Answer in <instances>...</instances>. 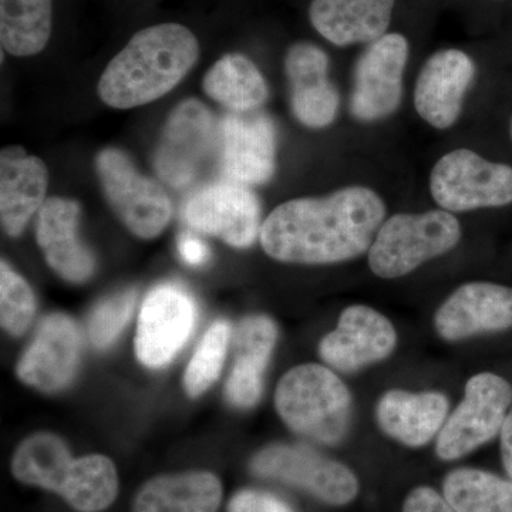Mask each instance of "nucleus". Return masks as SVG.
Segmentation results:
<instances>
[{
  "label": "nucleus",
  "instance_id": "nucleus-14",
  "mask_svg": "<svg viewBox=\"0 0 512 512\" xmlns=\"http://www.w3.org/2000/svg\"><path fill=\"white\" fill-rule=\"evenodd\" d=\"M396 346L397 332L386 316L370 306L350 305L320 342L319 353L338 372L355 373L387 359Z\"/></svg>",
  "mask_w": 512,
  "mask_h": 512
},
{
  "label": "nucleus",
  "instance_id": "nucleus-29",
  "mask_svg": "<svg viewBox=\"0 0 512 512\" xmlns=\"http://www.w3.org/2000/svg\"><path fill=\"white\" fill-rule=\"evenodd\" d=\"M119 480L113 461L104 456L77 458L76 473L63 498L76 510L99 512L113 503Z\"/></svg>",
  "mask_w": 512,
  "mask_h": 512
},
{
  "label": "nucleus",
  "instance_id": "nucleus-28",
  "mask_svg": "<svg viewBox=\"0 0 512 512\" xmlns=\"http://www.w3.org/2000/svg\"><path fill=\"white\" fill-rule=\"evenodd\" d=\"M444 498L456 512H512V483L476 470L460 468L444 481Z\"/></svg>",
  "mask_w": 512,
  "mask_h": 512
},
{
  "label": "nucleus",
  "instance_id": "nucleus-12",
  "mask_svg": "<svg viewBox=\"0 0 512 512\" xmlns=\"http://www.w3.org/2000/svg\"><path fill=\"white\" fill-rule=\"evenodd\" d=\"M220 167L227 180L245 185L269 183L276 170L278 133L262 111L229 113L218 127Z\"/></svg>",
  "mask_w": 512,
  "mask_h": 512
},
{
  "label": "nucleus",
  "instance_id": "nucleus-13",
  "mask_svg": "<svg viewBox=\"0 0 512 512\" xmlns=\"http://www.w3.org/2000/svg\"><path fill=\"white\" fill-rule=\"evenodd\" d=\"M217 137L214 117L198 100L178 104L165 123L154 157L161 180L180 188L191 183Z\"/></svg>",
  "mask_w": 512,
  "mask_h": 512
},
{
  "label": "nucleus",
  "instance_id": "nucleus-22",
  "mask_svg": "<svg viewBox=\"0 0 512 512\" xmlns=\"http://www.w3.org/2000/svg\"><path fill=\"white\" fill-rule=\"evenodd\" d=\"M396 0H312L313 28L332 45L373 43L386 35Z\"/></svg>",
  "mask_w": 512,
  "mask_h": 512
},
{
  "label": "nucleus",
  "instance_id": "nucleus-33",
  "mask_svg": "<svg viewBox=\"0 0 512 512\" xmlns=\"http://www.w3.org/2000/svg\"><path fill=\"white\" fill-rule=\"evenodd\" d=\"M228 512H293L292 508L275 495L245 490L232 498Z\"/></svg>",
  "mask_w": 512,
  "mask_h": 512
},
{
  "label": "nucleus",
  "instance_id": "nucleus-2",
  "mask_svg": "<svg viewBox=\"0 0 512 512\" xmlns=\"http://www.w3.org/2000/svg\"><path fill=\"white\" fill-rule=\"evenodd\" d=\"M200 45L190 29L163 23L140 30L101 74L97 92L113 109L144 106L170 93L190 73Z\"/></svg>",
  "mask_w": 512,
  "mask_h": 512
},
{
  "label": "nucleus",
  "instance_id": "nucleus-30",
  "mask_svg": "<svg viewBox=\"0 0 512 512\" xmlns=\"http://www.w3.org/2000/svg\"><path fill=\"white\" fill-rule=\"evenodd\" d=\"M231 328L225 320H217L205 333L185 370V390L191 397L201 396L220 377L227 356Z\"/></svg>",
  "mask_w": 512,
  "mask_h": 512
},
{
  "label": "nucleus",
  "instance_id": "nucleus-25",
  "mask_svg": "<svg viewBox=\"0 0 512 512\" xmlns=\"http://www.w3.org/2000/svg\"><path fill=\"white\" fill-rule=\"evenodd\" d=\"M202 89L210 99L232 113L258 110L269 94L261 70L251 59L239 53L221 57L205 74Z\"/></svg>",
  "mask_w": 512,
  "mask_h": 512
},
{
  "label": "nucleus",
  "instance_id": "nucleus-21",
  "mask_svg": "<svg viewBox=\"0 0 512 512\" xmlns=\"http://www.w3.org/2000/svg\"><path fill=\"white\" fill-rule=\"evenodd\" d=\"M450 403L440 392L389 390L380 397L376 419L390 439L407 447H423L439 436L448 417Z\"/></svg>",
  "mask_w": 512,
  "mask_h": 512
},
{
  "label": "nucleus",
  "instance_id": "nucleus-31",
  "mask_svg": "<svg viewBox=\"0 0 512 512\" xmlns=\"http://www.w3.org/2000/svg\"><path fill=\"white\" fill-rule=\"evenodd\" d=\"M0 303L3 329L13 336L23 335L35 316L36 299L28 282L5 261L0 264Z\"/></svg>",
  "mask_w": 512,
  "mask_h": 512
},
{
  "label": "nucleus",
  "instance_id": "nucleus-8",
  "mask_svg": "<svg viewBox=\"0 0 512 512\" xmlns=\"http://www.w3.org/2000/svg\"><path fill=\"white\" fill-rule=\"evenodd\" d=\"M409 42L400 33H387L367 46L357 60L350 111L356 120L375 123L399 109Z\"/></svg>",
  "mask_w": 512,
  "mask_h": 512
},
{
  "label": "nucleus",
  "instance_id": "nucleus-27",
  "mask_svg": "<svg viewBox=\"0 0 512 512\" xmlns=\"http://www.w3.org/2000/svg\"><path fill=\"white\" fill-rule=\"evenodd\" d=\"M52 0H0V40L10 55L35 56L52 33Z\"/></svg>",
  "mask_w": 512,
  "mask_h": 512
},
{
  "label": "nucleus",
  "instance_id": "nucleus-6",
  "mask_svg": "<svg viewBox=\"0 0 512 512\" xmlns=\"http://www.w3.org/2000/svg\"><path fill=\"white\" fill-rule=\"evenodd\" d=\"M430 192L441 210L451 214L505 207L512 202V167L457 148L434 164Z\"/></svg>",
  "mask_w": 512,
  "mask_h": 512
},
{
  "label": "nucleus",
  "instance_id": "nucleus-19",
  "mask_svg": "<svg viewBox=\"0 0 512 512\" xmlns=\"http://www.w3.org/2000/svg\"><path fill=\"white\" fill-rule=\"evenodd\" d=\"M80 205L62 197L47 198L37 212L36 239L47 264L64 281L86 282L96 259L79 238Z\"/></svg>",
  "mask_w": 512,
  "mask_h": 512
},
{
  "label": "nucleus",
  "instance_id": "nucleus-4",
  "mask_svg": "<svg viewBox=\"0 0 512 512\" xmlns=\"http://www.w3.org/2000/svg\"><path fill=\"white\" fill-rule=\"evenodd\" d=\"M461 234L460 221L441 208L393 215L384 220L367 252L370 269L382 279L402 278L456 248Z\"/></svg>",
  "mask_w": 512,
  "mask_h": 512
},
{
  "label": "nucleus",
  "instance_id": "nucleus-10",
  "mask_svg": "<svg viewBox=\"0 0 512 512\" xmlns=\"http://www.w3.org/2000/svg\"><path fill=\"white\" fill-rule=\"evenodd\" d=\"M197 315V303L183 286H156L144 299L138 318V360L150 369L167 366L190 339Z\"/></svg>",
  "mask_w": 512,
  "mask_h": 512
},
{
  "label": "nucleus",
  "instance_id": "nucleus-26",
  "mask_svg": "<svg viewBox=\"0 0 512 512\" xmlns=\"http://www.w3.org/2000/svg\"><path fill=\"white\" fill-rule=\"evenodd\" d=\"M13 476L62 495L72 483L76 460L55 434L39 433L20 444L12 461Z\"/></svg>",
  "mask_w": 512,
  "mask_h": 512
},
{
  "label": "nucleus",
  "instance_id": "nucleus-34",
  "mask_svg": "<svg viewBox=\"0 0 512 512\" xmlns=\"http://www.w3.org/2000/svg\"><path fill=\"white\" fill-rule=\"evenodd\" d=\"M403 512H456L446 498L429 487H419L404 501Z\"/></svg>",
  "mask_w": 512,
  "mask_h": 512
},
{
  "label": "nucleus",
  "instance_id": "nucleus-16",
  "mask_svg": "<svg viewBox=\"0 0 512 512\" xmlns=\"http://www.w3.org/2000/svg\"><path fill=\"white\" fill-rule=\"evenodd\" d=\"M474 77L476 63L463 50L434 53L421 67L414 87V107L421 119L437 130L453 127Z\"/></svg>",
  "mask_w": 512,
  "mask_h": 512
},
{
  "label": "nucleus",
  "instance_id": "nucleus-18",
  "mask_svg": "<svg viewBox=\"0 0 512 512\" xmlns=\"http://www.w3.org/2000/svg\"><path fill=\"white\" fill-rule=\"evenodd\" d=\"M285 72L296 120L313 130L332 126L339 114L340 96L329 79L328 55L313 43H295L286 53Z\"/></svg>",
  "mask_w": 512,
  "mask_h": 512
},
{
  "label": "nucleus",
  "instance_id": "nucleus-35",
  "mask_svg": "<svg viewBox=\"0 0 512 512\" xmlns=\"http://www.w3.org/2000/svg\"><path fill=\"white\" fill-rule=\"evenodd\" d=\"M177 247L178 254L183 258L185 264L200 266L210 259V249H208L207 244L195 235L188 234V232L180 235Z\"/></svg>",
  "mask_w": 512,
  "mask_h": 512
},
{
  "label": "nucleus",
  "instance_id": "nucleus-37",
  "mask_svg": "<svg viewBox=\"0 0 512 512\" xmlns=\"http://www.w3.org/2000/svg\"><path fill=\"white\" fill-rule=\"evenodd\" d=\"M511 134H512V124H511Z\"/></svg>",
  "mask_w": 512,
  "mask_h": 512
},
{
  "label": "nucleus",
  "instance_id": "nucleus-7",
  "mask_svg": "<svg viewBox=\"0 0 512 512\" xmlns=\"http://www.w3.org/2000/svg\"><path fill=\"white\" fill-rule=\"evenodd\" d=\"M512 406V386L495 373H478L464 389V399L447 417L436 441L437 456L454 461L473 453L501 433Z\"/></svg>",
  "mask_w": 512,
  "mask_h": 512
},
{
  "label": "nucleus",
  "instance_id": "nucleus-17",
  "mask_svg": "<svg viewBox=\"0 0 512 512\" xmlns=\"http://www.w3.org/2000/svg\"><path fill=\"white\" fill-rule=\"evenodd\" d=\"M80 350L82 339L76 323L60 313L46 316L20 359L19 379L42 392H60L76 375Z\"/></svg>",
  "mask_w": 512,
  "mask_h": 512
},
{
  "label": "nucleus",
  "instance_id": "nucleus-9",
  "mask_svg": "<svg viewBox=\"0 0 512 512\" xmlns=\"http://www.w3.org/2000/svg\"><path fill=\"white\" fill-rule=\"evenodd\" d=\"M183 218L195 231L212 235L235 248H248L261 237V204L248 185L222 181L192 194Z\"/></svg>",
  "mask_w": 512,
  "mask_h": 512
},
{
  "label": "nucleus",
  "instance_id": "nucleus-1",
  "mask_svg": "<svg viewBox=\"0 0 512 512\" xmlns=\"http://www.w3.org/2000/svg\"><path fill=\"white\" fill-rule=\"evenodd\" d=\"M386 220V205L363 185L326 197L296 198L278 205L262 224L261 245L275 261L330 265L369 252Z\"/></svg>",
  "mask_w": 512,
  "mask_h": 512
},
{
  "label": "nucleus",
  "instance_id": "nucleus-11",
  "mask_svg": "<svg viewBox=\"0 0 512 512\" xmlns=\"http://www.w3.org/2000/svg\"><path fill=\"white\" fill-rule=\"evenodd\" d=\"M251 468L256 476L303 488L332 505L349 504L359 491L348 467L305 447H266L256 454Z\"/></svg>",
  "mask_w": 512,
  "mask_h": 512
},
{
  "label": "nucleus",
  "instance_id": "nucleus-5",
  "mask_svg": "<svg viewBox=\"0 0 512 512\" xmlns=\"http://www.w3.org/2000/svg\"><path fill=\"white\" fill-rule=\"evenodd\" d=\"M104 195L117 217L138 238L153 239L173 217L170 197L157 181L137 170L119 148H104L96 158Z\"/></svg>",
  "mask_w": 512,
  "mask_h": 512
},
{
  "label": "nucleus",
  "instance_id": "nucleus-32",
  "mask_svg": "<svg viewBox=\"0 0 512 512\" xmlns=\"http://www.w3.org/2000/svg\"><path fill=\"white\" fill-rule=\"evenodd\" d=\"M137 293L130 289L111 296L94 308L89 319V336L94 348L106 349L114 342L131 318Z\"/></svg>",
  "mask_w": 512,
  "mask_h": 512
},
{
  "label": "nucleus",
  "instance_id": "nucleus-24",
  "mask_svg": "<svg viewBox=\"0 0 512 512\" xmlns=\"http://www.w3.org/2000/svg\"><path fill=\"white\" fill-rule=\"evenodd\" d=\"M221 497V483L214 474H168L144 484L133 512H217Z\"/></svg>",
  "mask_w": 512,
  "mask_h": 512
},
{
  "label": "nucleus",
  "instance_id": "nucleus-23",
  "mask_svg": "<svg viewBox=\"0 0 512 512\" xmlns=\"http://www.w3.org/2000/svg\"><path fill=\"white\" fill-rule=\"evenodd\" d=\"M278 340L274 320L264 315L248 316L235 333L234 369L227 382L229 402L252 407L262 393V379Z\"/></svg>",
  "mask_w": 512,
  "mask_h": 512
},
{
  "label": "nucleus",
  "instance_id": "nucleus-36",
  "mask_svg": "<svg viewBox=\"0 0 512 512\" xmlns=\"http://www.w3.org/2000/svg\"><path fill=\"white\" fill-rule=\"evenodd\" d=\"M500 437L501 456H503L504 467L512 478V406L510 412L507 414V419L504 421V426L503 429H501Z\"/></svg>",
  "mask_w": 512,
  "mask_h": 512
},
{
  "label": "nucleus",
  "instance_id": "nucleus-20",
  "mask_svg": "<svg viewBox=\"0 0 512 512\" xmlns=\"http://www.w3.org/2000/svg\"><path fill=\"white\" fill-rule=\"evenodd\" d=\"M49 171L42 158L22 147L0 154V220L9 237H19L30 218L45 204Z\"/></svg>",
  "mask_w": 512,
  "mask_h": 512
},
{
  "label": "nucleus",
  "instance_id": "nucleus-15",
  "mask_svg": "<svg viewBox=\"0 0 512 512\" xmlns=\"http://www.w3.org/2000/svg\"><path fill=\"white\" fill-rule=\"evenodd\" d=\"M434 326L447 342L511 329L512 288L493 282L461 285L437 309Z\"/></svg>",
  "mask_w": 512,
  "mask_h": 512
},
{
  "label": "nucleus",
  "instance_id": "nucleus-3",
  "mask_svg": "<svg viewBox=\"0 0 512 512\" xmlns=\"http://www.w3.org/2000/svg\"><path fill=\"white\" fill-rule=\"evenodd\" d=\"M275 407L299 436L335 446L348 434L352 394L329 367L308 363L293 367L279 380Z\"/></svg>",
  "mask_w": 512,
  "mask_h": 512
}]
</instances>
